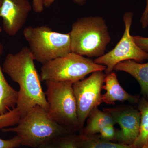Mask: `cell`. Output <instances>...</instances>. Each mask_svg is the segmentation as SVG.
<instances>
[{
	"instance_id": "13",
	"label": "cell",
	"mask_w": 148,
	"mask_h": 148,
	"mask_svg": "<svg viewBox=\"0 0 148 148\" xmlns=\"http://www.w3.org/2000/svg\"><path fill=\"white\" fill-rule=\"evenodd\" d=\"M3 51V46L0 42V58ZM18 98V91L14 89L7 81L0 64V116L16 108Z\"/></svg>"
},
{
	"instance_id": "2",
	"label": "cell",
	"mask_w": 148,
	"mask_h": 148,
	"mask_svg": "<svg viewBox=\"0 0 148 148\" xmlns=\"http://www.w3.org/2000/svg\"><path fill=\"white\" fill-rule=\"evenodd\" d=\"M2 131L15 132L21 145L33 148H38L71 132L51 119L47 111L39 106L29 110L16 126L3 128Z\"/></svg>"
},
{
	"instance_id": "15",
	"label": "cell",
	"mask_w": 148,
	"mask_h": 148,
	"mask_svg": "<svg viewBox=\"0 0 148 148\" xmlns=\"http://www.w3.org/2000/svg\"><path fill=\"white\" fill-rule=\"evenodd\" d=\"M78 148H137L134 145L111 143L108 140L92 137L79 135L76 138Z\"/></svg>"
},
{
	"instance_id": "25",
	"label": "cell",
	"mask_w": 148,
	"mask_h": 148,
	"mask_svg": "<svg viewBox=\"0 0 148 148\" xmlns=\"http://www.w3.org/2000/svg\"><path fill=\"white\" fill-rule=\"evenodd\" d=\"M38 148H58L53 142H49L43 144L39 147Z\"/></svg>"
},
{
	"instance_id": "1",
	"label": "cell",
	"mask_w": 148,
	"mask_h": 148,
	"mask_svg": "<svg viewBox=\"0 0 148 148\" xmlns=\"http://www.w3.org/2000/svg\"><path fill=\"white\" fill-rule=\"evenodd\" d=\"M29 48H22L16 53H9L5 58L3 71L19 86L16 108L21 118L33 107L39 106L47 111L48 105L40 77Z\"/></svg>"
},
{
	"instance_id": "6",
	"label": "cell",
	"mask_w": 148,
	"mask_h": 148,
	"mask_svg": "<svg viewBox=\"0 0 148 148\" xmlns=\"http://www.w3.org/2000/svg\"><path fill=\"white\" fill-rule=\"evenodd\" d=\"M49 116L58 124L72 132L79 130L73 84L68 82H45Z\"/></svg>"
},
{
	"instance_id": "8",
	"label": "cell",
	"mask_w": 148,
	"mask_h": 148,
	"mask_svg": "<svg viewBox=\"0 0 148 148\" xmlns=\"http://www.w3.org/2000/svg\"><path fill=\"white\" fill-rule=\"evenodd\" d=\"M106 75L103 71H98L73 84L79 130L83 128L90 112L103 103L101 91Z\"/></svg>"
},
{
	"instance_id": "17",
	"label": "cell",
	"mask_w": 148,
	"mask_h": 148,
	"mask_svg": "<svg viewBox=\"0 0 148 148\" xmlns=\"http://www.w3.org/2000/svg\"><path fill=\"white\" fill-rule=\"evenodd\" d=\"M21 118L20 113L16 108L0 116V130L17 125Z\"/></svg>"
},
{
	"instance_id": "16",
	"label": "cell",
	"mask_w": 148,
	"mask_h": 148,
	"mask_svg": "<svg viewBox=\"0 0 148 148\" xmlns=\"http://www.w3.org/2000/svg\"><path fill=\"white\" fill-rule=\"evenodd\" d=\"M138 110L140 113V132L133 145L141 148L148 142V100L141 99L138 103Z\"/></svg>"
},
{
	"instance_id": "11",
	"label": "cell",
	"mask_w": 148,
	"mask_h": 148,
	"mask_svg": "<svg viewBox=\"0 0 148 148\" xmlns=\"http://www.w3.org/2000/svg\"><path fill=\"white\" fill-rule=\"evenodd\" d=\"M103 88L106 92L102 95L103 103L114 105L116 101H128L135 103L138 101V98L130 94L123 88L117 77L116 74L112 72L106 75Z\"/></svg>"
},
{
	"instance_id": "27",
	"label": "cell",
	"mask_w": 148,
	"mask_h": 148,
	"mask_svg": "<svg viewBox=\"0 0 148 148\" xmlns=\"http://www.w3.org/2000/svg\"><path fill=\"white\" fill-rule=\"evenodd\" d=\"M3 0H0V7H1V6L2 5V4Z\"/></svg>"
},
{
	"instance_id": "12",
	"label": "cell",
	"mask_w": 148,
	"mask_h": 148,
	"mask_svg": "<svg viewBox=\"0 0 148 148\" xmlns=\"http://www.w3.org/2000/svg\"><path fill=\"white\" fill-rule=\"evenodd\" d=\"M114 70L126 72L135 78L140 85L141 93L148 99V63L127 60L117 64Z\"/></svg>"
},
{
	"instance_id": "26",
	"label": "cell",
	"mask_w": 148,
	"mask_h": 148,
	"mask_svg": "<svg viewBox=\"0 0 148 148\" xmlns=\"http://www.w3.org/2000/svg\"><path fill=\"white\" fill-rule=\"evenodd\" d=\"M141 148H148V142L147 144H146L145 145L143 146V147Z\"/></svg>"
},
{
	"instance_id": "21",
	"label": "cell",
	"mask_w": 148,
	"mask_h": 148,
	"mask_svg": "<svg viewBox=\"0 0 148 148\" xmlns=\"http://www.w3.org/2000/svg\"><path fill=\"white\" fill-rule=\"evenodd\" d=\"M135 43L143 50L148 53V37L132 36Z\"/></svg>"
},
{
	"instance_id": "3",
	"label": "cell",
	"mask_w": 148,
	"mask_h": 148,
	"mask_svg": "<svg viewBox=\"0 0 148 148\" xmlns=\"http://www.w3.org/2000/svg\"><path fill=\"white\" fill-rule=\"evenodd\" d=\"M69 33L72 52L89 58L104 55L111 40L106 21L101 16L79 18Z\"/></svg>"
},
{
	"instance_id": "10",
	"label": "cell",
	"mask_w": 148,
	"mask_h": 148,
	"mask_svg": "<svg viewBox=\"0 0 148 148\" xmlns=\"http://www.w3.org/2000/svg\"><path fill=\"white\" fill-rule=\"evenodd\" d=\"M110 114L120 130L116 132L115 138L120 143L132 145L140 132V113L133 108L105 109Z\"/></svg>"
},
{
	"instance_id": "24",
	"label": "cell",
	"mask_w": 148,
	"mask_h": 148,
	"mask_svg": "<svg viewBox=\"0 0 148 148\" xmlns=\"http://www.w3.org/2000/svg\"><path fill=\"white\" fill-rule=\"evenodd\" d=\"M55 0H43V4L44 7L48 8L50 7L54 2ZM74 2L77 3L80 5H83L86 2V0H73Z\"/></svg>"
},
{
	"instance_id": "9",
	"label": "cell",
	"mask_w": 148,
	"mask_h": 148,
	"mask_svg": "<svg viewBox=\"0 0 148 148\" xmlns=\"http://www.w3.org/2000/svg\"><path fill=\"white\" fill-rule=\"evenodd\" d=\"M32 6L28 0H3L0 7V17L6 34L16 35L27 22Z\"/></svg>"
},
{
	"instance_id": "18",
	"label": "cell",
	"mask_w": 148,
	"mask_h": 148,
	"mask_svg": "<svg viewBox=\"0 0 148 148\" xmlns=\"http://www.w3.org/2000/svg\"><path fill=\"white\" fill-rule=\"evenodd\" d=\"M68 135L57 138L53 141V143L58 148H78L76 142V138L69 137Z\"/></svg>"
},
{
	"instance_id": "23",
	"label": "cell",
	"mask_w": 148,
	"mask_h": 148,
	"mask_svg": "<svg viewBox=\"0 0 148 148\" xmlns=\"http://www.w3.org/2000/svg\"><path fill=\"white\" fill-rule=\"evenodd\" d=\"M44 8L43 0H33L32 8L35 12L41 13L43 10Z\"/></svg>"
},
{
	"instance_id": "22",
	"label": "cell",
	"mask_w": 148,
	"mask_h": 148,
	"mask_svg": "<svg viewBox=\"0 0 148 148\" xmlns=\"http://www.w3.org/2000/svg\"><path fill=\"white\" fill-rule=\"evenodd\" d=\"M145 8L143 12L140 22L143 29H146L148 27V0H146Z\"/></svg>"
},
{
	"instance_id": "20",
	"label": "cell",
	"mask_w": 148,
	"mask_h": 148,
	"mask_svg": "<svg viewBox=\"0 0 148 148\" xmlns=\"http://www.w3.org/2000/svg\"><path fill=\"white\" fill-rule=\"evenodd\" d=\"M21 145V140L17 135L8 140L0 138V148H16Z\"/></svg>"
},
{
	"instance_id": "28",
	"label": "cell",
	"mask_w": 148,
	"mask_h": 148,
	"mask_svg": "<svg viewBox=\"0 0 148 148\" xmlns=\"http://www.w3.org/2000/svg\"><path fill=\"white\" fill-rule=\"evenodd\" d=\"M3 29L2 28H1V27H0V33H1V32H2V31Z\"/></svg>"
},
{
	"instance_id": "5",
	"label": "cell",
	"mask_w": 148,
	"mask_h": 148,
	"mask_svg": "<svg viewBox=\"0 0 148 148\" xmlns=\"http://www.w3.org/2000/svg\"><path fill=\"white\" fill-rule=\"evenodd\" d=\"M106 69L104 65L71 52L42 65L40 79L42 81L68 82L73 84L84 79L88 74L106 71Z\"/></svg>"
},
{
	"instance_id": "4",
	"label": "cell",
	"mask_w": 148,
	"mask_h": 148,
	"mask_svg": "<svg viewBox=\"0 0 148 148\" xmlns=\"http://www.w3.org/2000/svg\"><path fill=\"white\" fill-rule=\"evenodd\" d=\"M34 60L43 64L72 52L70 33L54 32L47 26H29L23 31Z\"/></svg>"
},
{
	"instance_id": "14",
	"label": "cell",
	"mask_w": 148,
	"mask_h": 148,
	"mask_svg": "<svg viewBox=\"0 0 148 148\" xmlns=\"http://www.w3.org/2000/svg\"><path fill=\"white\" fill-rule=\"evenodd\" d=\"M86 126L81 130L80 135L88 136L99 133L102 128L109 125L116 124L110 114L98 108L91 112L87 119Z\"/></svg>"
},
{
	"instance_id": "19",
	"label": "cell",
	"mask_w": 148,
	"mask_h": 148,
	"mask_svg": "<svg viewBox=\"0 0 148 148\" xmlns=\"http://www.w3.org/2000/svg\"><path fill=\"white\" fill-rule=\"evenodd\" d=\"M116 132L114 125H109L102 128L99 133L102 139L109 141L115 138Z\"/></svg>"
},
{
	"instance_id": "7",
	"label": "cell",
	"mask_w": 148,
	"mask_h": 148,
	"mask_svg": "<svg viewBox=\"0 0 148 148\" xmlns=\"http://www.w3.org/2000/svg\"><path fill=\"white\" fill-rule=\"evenodd\" d=\"M133 16L131 12L124 14L123 20L125 29L120 40L112 50L94 61L96 64L106 66V75L112 73L114 66L120 62L132 60L140 63L148 60V53L137 45L130 35Z\"/></svg>"
}]
</instances>
